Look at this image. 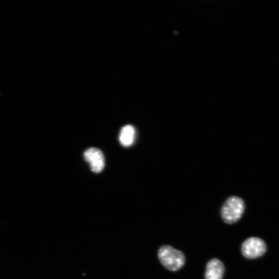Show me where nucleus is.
I'll return each mask as SVG.
<instances>
[{
  "label": "nucleus",
  "mask_w": 279,
  "mask_h": 279,
  "mask_svg": "<svg viewBox=\"0 0 279 279\" xmlns=\"http://www.w3.org/2000/svg\"><path fill=\"white\" fill-rule=\"evenodd\" d=\"M266 249V245L263 240L258 238H250L243 242L242 253L246 259H255L263 256Z\"/></svg>",
  "instance_id": "3"
},
{
  "label": "nucleus",
  "mask_w": 279,
  "mask_h": 279,
  "mask_svg": "<svg viewBox=\"0 0 279 279\" xmlns=\"http://www.w3.org/2000/svg\"><path fill=\"white\" fill-rule=\"evenodd\" d=\"M84 158L90 164L93 172L99 173L103 170L105 159L102 151L100 149L94 148L88 149L84 152Z\"/></svg>",
  "instance_id": "4"
},
{
  "label": "nucleus",
  "mask_w": 279,
  "mask_h": 279,
  "mask_svg": "<svg viewBox=\"0 0 279 279\" xmlns=\"http://www.w3.org/2000/svg\"><path fill=\"white\" fill-rule=\"evenodd\" d=\"M245 209L244 201L241 198L233 196L228 198L221 209V216L226 224H232L238 222Z\"/></svg>",
  "instance_id": "2"
},
{
  "label": "nucleus",
  "mask_w": 279,
  "mask_h": 279,
  "mask_svg": "<svg viewBox=\"0 0 279 279\" xmlns=\"http://www.w3.org/2000/svg\"><path fill=\"white\" fill-rule=\"evenodd\" d=\"M135 136V130L131 125H126L122 129L120 135V141L124 147L132 145Z\"/></svg>",
  "instance_id": "6"
},
{
  "label": "nucleus",
  "mask_w": 279,
  "mask_h": 279,
  "mask_svg": "<svg viewBox=\"0 0 279 279\" xmlns=\"http://www.w3.org/2000/svg\"><path fill=\"white\" fill-rule=\"evenodd\" d=\"M158 258L161 264L167 270L177 272L185 264L184 253L169 245H164L158 251Z\"/></svg>",
  "instance_id": "1"
},
{
  "label": "nucleus",
  "mask_w": 279,
  "mask_h": 279,
  "mask_svg": "<svg viewBox=\"0 0 279 279\" xmlns=\"http://www.w3.org/2000/svg\"><path fill=\"white\" fill-rule=\"evenodd\" d=\"M225 267L223 262L214 258L209 260L206 266L205 279H223Z\"/></svg>",
  "instance_id": "5"
}]
</instances>
